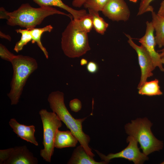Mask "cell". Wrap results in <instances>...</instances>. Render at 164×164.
Returning <instances> with one entry per match:
<instances>
[{
	"instance_id": "1",
	"label": "cell",
	"mask_w": 164,
	"mask_h": 164,
	"mask_svg": "<svg viewBox=\"0 0 164 164\" xmlns=\"http://www.w3.org/2000/svg\"><path fill=\"white\" fill-rule=\"evenodd\" d=\"M47 100L53 112L56 114L60 120L70 129L87 154L94 158L95 155L92 152L89 145L90 138L83 130L82 123L87 117L75 119L73 117L65 105L64 94L62 92L59 91L52 92L49 94Z\"/></svg>"
},
{
	"instance_id": "2",
	"label": "cell",
	"mask_w": 164,
	"mask_h": 164,
	"mask_svg": "<svg viewBox=\"0 0 164 164\" xmlns=\"http://www.w3.org/2000/svg\"><path fill=\"white\" fill-rule=\"evenodd\" d=\"M55 14L65 15L71 19L73 16L52 6H42L34 8L26 3L22 4L16 10L8 12L9 18L7 23L11 26H18L32 29L40 24L47 17Z\"/></svg>"
},
{
	"instance_id": "3",
	"label": "cell",
	"mask_w": 164,
	"mask_h": 164,
	"mask_svg": "<svg viewBox=\"0 0 164 164\" xmlns=\"http://www.w3.org/2000/svg\"><path fill=\"white\" fill-rule=\"evenodd\" d=\"M13 74L10 83V90L7 94L12 105L18 103L23 88L29 76L38 68L34 58L22 55H16L11 62Z\"/></svg>"
},
{
	"instance_id": "4",
	"label": "cell",
	"mask_w": 164,
	"mask_h": 164,
	"mask_svg": "<svg viewBox=\"0 0 164 164\" xmlns=\"http://www.w3.org/2000/svg\"><path fill=\"white\" fill-rule=\"evenodd\" d=\"M152 124L147 118H139L132 120L125 126L126 133L134 137L140 144L143 153L147 156L163 147L162 142L158 139L152 133Z\"/></svg>"
},
{
	"instance_id": "5",
	"label": "cell",
	"mask_w": 164,
	"mask_h": 164,
	"mask_svg": "<svg viewBox=\"0 0 164 164\" xmlns=\"http://www.w3.org/2000/svg\"><path fill=\"white\" fill-rule=\"evenodd\" d=\"M61 46L64 54L70 58L80 57L91 49L87 33L80 29L72 19L62 33Z\"/></svg>"
},
{
	"instance_id": "6",
	"label": "cell",
	"mask_w": 164,
	"mask_h": 164,
	"mask_svg": "<svg viewBox=\"0 0 164 164\" xmlns=\"http://www.w3.org/2000/svg\"><path fill=\"white\" fill-rule=\"evenodd\" d=\"M43 128V144L44 148L41 150L40 155L46 161L50 162L54 151L56 134L62 125V121L54 112L42 109L39 112Z\"/></svg>"
},
{
	"instance_id": "7",
	"label": "cell",
	"mask_w": 164,
	"mask_h": 164,
	"mask_svg": "<svg viewBox=\"0 0 164 164\" xmlns=\"http://www.w3.org/2000/svg\"><path fill=\"white\" fill-rule=\"evenodd\" d=\"M128 146L121 151L116 153H110L106 155L96 150H94L101 159L108 163L111 160L121 158L133 162L135 164H142L148 159V157L141 152L138 146L137 141L132 136H128L127 139Z\"/></svg>"
},
{
	"instance_id": "8",
	"label": "cell",
	"mask_w": 164,
	"mask_h": 164,
	"mask_svg": "<svg viewBox=\"0 0 164 164\" xmlns=\"http://www.w3.org/2000/svg\"><path fill=\"white\" fill-rule=\"evenodd\" d=\"M37 158L26 145L0 150V164H37Z\"/></svg>"
},
{
	"instance_id": "9",
	"label": "cell",
	"mask_w": 164,
	"mask_h": 164,
	"mask_svg": "<svg viewBox=\"0 0 164 164\" xmlns=\"http://www.w3.org/2000/svg\"><path fill=\"white\" fill-rule=\"evenodd\" d=\"M125 34L128 38V43L136 51L138 55L141 71L140 80L137 87L138 89L147 81L148 78L153 75L152 72L155 68L150 56L144 47L142 45H138L134 42L130 35Z\"/></svg>"
},
{
	"instance_id": "10",
	"label": "cell",
	"mask_w": 164,
	"mask_h": 164,
	"mask_svg": "<svg viewBox=\"0 0 164 164\" xmlns=\"http://www.w3.org/2000/svg\"><path fill=\"white\" fill-rule=\"evenodd\" d=\"M146 29L145 34L138 41L145 48L150 56L155 67H158L160 70L164 72L161 57L159 53L156 51L155 46L156 45L154 32V29L152 22L147 21Z\"/></svg>"
},
{
	"instance_id": "11",
	"label": "cell",
	"mask_w": 164,
	"mask_h": 164,
	"mask_svg": "<svg viewBox=\"0 0 164 164\" xmlns=\"http://www.w3.org/2000/svg\"><path fill=\"white\" fill-rule=\"evenodd\" d=\"M102 12L105 16L116 21H128L130 13L124 0H108Z\"/></svg>"
},
{
	"instance_id": "12",
	"label": "cell",
	"mask_w": 164,
	"mask_h": 164,
	"mask_svg": "<svg viewBox=\"0 0 164 164\" xmlns=\"http://www.w3.org/2000/svg\"><path fill=\"white\" fill-rule=\"evenodd\" d=\"M9 124L18 137L36 146L38 145L34 136L35 127L34 125L27 126L22 124L14 118L10 120Z\"/></svg>"
},
{
	"instance_id": "13",
	"label": "cell",
	"mask_w": 164,
	"mask_h": 164,
	"mask_svg": "<svg viewBox=\"0 0 164 164\" xmlns=\"http://www.w3.org/2000/svg\"><path fill=\"white\" fill-rule=\"evenodd\" d=\"M39 6H54L59 7L70 13L74 19H80L87 13L84 9L76 10L66 5L62 0H32Z\"/></svg>"
},
{
	"instance_id": "14",
	"label": "cell",
	"mask_w": 164,
	"mask_h": 164,
	"mask_svg": "<svg viewBox=\"0 0 164 164\" xmlns=\"http://www.w3.org/2000/svg\"><path fill=\"white\" fill-rule=\"evenodd\" d=\"M68 164H106L103 161H96L94 158L89 156L81 145L77 146L74 150Z\"/></svg>"
},
{
	"instance_id": "15",
	"label": "cell",
	"mask_w": 164,
	"mask_h": 164,
	"mask_svg": "<svg viewBox=\"0 0 164 164\" xmlns=\"http://www.w3.org/2000/svg\"><path fill=\"white\" fill-rule=\"evenodd\" d=\"M78 141L70 131H60L56 132L54 142V147L62 149L76 146Z\"/></svg>"
},
{
	"instance_id": "16",
	"label": "cell",
	"mask_w": 164,
	"mask_h": 164,
	"mask_svg": "<svg viewBox=\"0 0 164 164\" xmlns=\"http://www.w3.org/2000/svg\"><path fill=\"white\" fill-rule=\"evenodd\" d=\"M151 13V22L155 31V38L156 43L159 48H162L164 46V17L154 11Z\"/></svg>"
},
{
	"instance_id": "17",
	"label": "cell",
	"mask_w": 164,
	"mask_h": 164,
	"mask_svg": "<svg viewBox=\"0 0 164 164\" xmlns=\"http://www.w3.org/2000/svg\"><path fill=\"white\" fill-rule=\"evenodd\" d=\"M53 29L51 25H47L41 28H34L29 29L32 37L31 43L33 44L36 43L37 45L43 52L45 57L48 59V53L46 48L43 46L41 41V37L45 32H51Z\"/></svg>"
},
{
	"instance_id": "18",
	"label": "cell",
	"mask_w": 164,
	"mask_h": 164,
	"mask_svg": "<svg viewBox=\"0 0 164 164\" xmlns=\"http://www.w3.org/2000/svg\"><path fill=\"white\" fill-rule=\"evenodd\" d=\"M138 90V93L141 95L152 96L162 94L159 85V80L156 79L146 81Z\"/></svg>"
},
{
	"instance_id": "19",
	"label": "cell",
	"mask_w": 164,
	"mask_h": 164,
	"mask_svg": "<svg viewBox=\"0 0 164 164\" xmlns=\"http://www.w3.org/2000/svg\"><path fill=\"white\" fill-rule=\"evenodd\" d=\"M88 10L92 19L93 27L97 33L103 35L108 27V24L99 16L98 12L91 9Z\"/></svg>"
},
{
	"instance_id": "20",
	"label": "cell",
	"mask_w": 164,
	"mask_h": 164,
	"mask_svg": "<svg viewBox=\"0 0 164 164\" xmlns=\"http://www.w3.org/2000/svg\"><path fill=\"white\" fill-rule=\"evenodd\" d=\"M17 33L21 34L20 39L15 44L14 48V50L16 53L22 50L24 46L30 41L32 39L29 29H19L15 30Z\"/></svg>"
},
{
	"instance_id": "21",
	"label": "cell",
	"mask_w": 164,
	"mask_h": 164,
	"mask_svg": "<svg viewBox=\"0 0 164 164\" xmlns=\"http://www.w3.org/2000/svg\"><path fill=\"white\" fill-rule=\"evenodd\" d=\"M73 20L75 24L80 29L87 33L91 31L93 27L92 19L89 14H87L80 19Z\"/></svg>"
},
{
	"instance_id": "22",
	"label": "cell",
	"mask_w": 164,
	"mask_h": 164,
	"mask_svg": "<svg viewBox=\"0 0 164 164\" xmlns=\"http://www.w3.org/2000/svg\"><path fill=\"white\" fill-rule=\"evenodd\" d=\"M108 0H86L83 5L85 8L99 12L102 11Z\"/></svg>"
},
{
	"instance_id": "23",
	"label": "cell",
	"mask_w": 164,
	"mask_h": 164,
	"mask_svg": "<svg viewBox=\"0 0 164 164\" xmlns=\"http://www.w3.org/2000/svg\"><path fill=\"white\" fill-rule=\"evenodd\" d=\"M154 0H140L137 15H142L149 12L153 11V9L150 5L151 2Z\"/></svg>"
},
{
	"instance_id": "24",
	"label": "cell",
	"mask_w": 164,
	"mask_h": 164,
	"mask_svg": "<svg viewBox=\"0 0 164 164\" xmlns=\"http://www.w3.org/2000/svg\"><path fill=\"white\" fill-rule=\"evenodd\" d=\"M15 56L5 46L0 44V56L1 59L11 62Z\"/></svg>"
},
{
	"instance_id": "25",
	"label": "cell",
	"mask_w": 164,
	"mask_h": 164,
	"mask_svg": "<svg viewBox=\"0 0 164 164\" xmlns=\"http://www.w3.org/2000/svg\"><path fill=\"white\" fill-rule=\"evenodd\" d=\"M69 106L72 111L75 112H77L81 109L82 104L79 100L75 98L70 101Z\"/></svg>"
},
{
	"instance_id": "26",
	"label": "cell",
	"mask_w": 164,
	"mask_h": 164,
	"mask_svg": "<svg viewBox=\"0 0 164 164\" xmlns=\"http://www.w3.org/2000/svg\"><path fill=\"white\" fill-rule=\"evenodd\" d=\"M86 67L87 71L91 73H95L98 70L99 67L98 64L93 61H90L88 63Z\"/></svg>"
},
{
	"instance_id": "27",
	"label": "cell",
	"mask_w": 164,
	"mask_h": 164,
	"mask_svg": "<svg viewBox=\"0 0 164 164\" xmlns=\"http://www.w3.org/2000/svg\"><path fill=\"white\" fill-rule=\"evenodd\" d=\"M9 12L6 10L3 7H1L0 8V19H6L7 20L9 16L8 14Z\"/></svg>"
},
{
	"instance_id": "28",
	"label": "cell",
	"mask_w": 164,
	"mask_h": 164,
	"mask_svg": "<svg viewBox=\"0 0 164 164\" xmlns=\"http://www.w3.org/2000/svg\"><path fill=\"white\" fill-rule=\"evenodd\" d=\"M86 0H73L72 5L74 7L80 8L82 6Z\"/></svg>"
},
{
	"instance_id": "29",
	"label": "cell",
	"mask_w": 164,
	"mask_h": 164,
	"mask_svg": "<svg viewBox=\"0 0 164 164\" xmlns=\"http://www.w3.org/2000/svg\"><path fill=\"white\" fill-rule=\"evenodd\" d=\"M159 15L164 17V0L162 1L160 4V6L157 13Z\"/></svg>"
},
{
	"instance_id": "30",
	"label": "cell",
	"mask_w": 164,
	"mask_h": 164,
	"mask_svg": "<svg viewBox=\"0 0 164 164\" xmlns=\"http://www.w3.org/2000/svg\"><path fill=\"white\" fill-rule=\"evenodd\" d=\"M0 37L1 38L6 39L10 41L11 40V38L9 35H6L1 31H0Z\"/></svg>"
},
{
	"instance_id": "31",
	"label": "cell",
	"mask_w": 164,
	"mask_h": 164,
	"mask_svg": "<svg viewBox=\"0 0 164 164\" xmlns=\"http://www.w3.org/2000/svg\"><path fill=\"white\" fill-rule=\"evenodd\" d=\"M87 60L85 59H82L80 61V64L81 66H83L87 65Z\"/></svg>"
},
{
	"instance_id": "32",
	"label": "cell",
	"mask_w": 164,
	"mask_h": 164,
	"mask_svg": "<svg viewBox=\"0 0 164 164\" xmlns=\"http://www.w3.org/2000/svg\"><path fill=\"white\" fill-rule=\"evenodd\" d=\"M157 52H160L159 53L161 57L164 56V46L162 49L158 51Z\"/></svg>"
},
{
	"instance_id": "33",
	"label": "cell",
	"mask_w": 164,
	"mask_h": 164,
	"mask_svg": "<svg viewBox=\"0 0 164 164\" xmlns=\"http://www.w3.org/2000/svg\"><path fill=\"white\" fill-rule=\"evenodd\" d=\"M161 61L163 64H164V56L161 57Z\"/></svg>"
},
{
	"instance_id": "34",
	"label": "cell",
	"mask_w": 164,
	"mask_h": 164,
	"mask_svg": "<svg viewBox=\"0 0 164 164\" xmlns=\"http://www.w3.org/2000/svg\"><path fill=\"white\" fill-rule=\"evenodd\" d=\"M130 2H132L134 3H136L138 0H129Z\"/></svg>"
},
{
	"instance_id": "35",
	"label": "cell",
	"mask_w": 164,
	"mask_h": 164,
	"mask_svg": "<svg viewBox=\"0 0 164 164\" xmlns=\"http://www.w3.org/2000/svg\"><path fill=\"white\" fill-rule=\"evenodd\" d=\"M161 164H164V161H163L162 162Z\"/></svg>"
}]
</instances>
